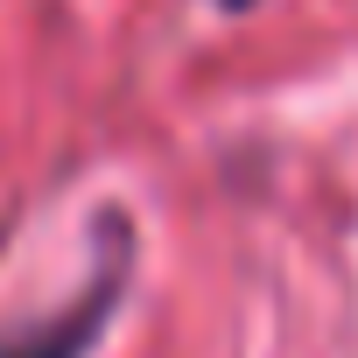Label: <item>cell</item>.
<instances>
[{"label": "cell", "instance_id": "6da1fadb", "mask_svg": "<svg viewBox=\"0 0 358 358\" xmlns=\"http://www.w3.org/2000/svg\"><path fill=\"white\" fill-rule=\"evenodd\" d=\"M106 309H113V288L85 295L71 316H50V323H36V330L0 337V358H85L92 337H99V323H106Z\"/></svg>", "mask_w": 358, "mask_h": 358}, {"label": "cell", "instance_id": "7a4b0ae2", "mask_svg": "<svg viewBox=\"0 0 358 358\" xmlns=\"http://www.w3.org/2000/svg\"><path fill=\"white\" fill-rule=\"evenodd\" d=\"M225 8H246V0H225Z\"/></svg>", "mask_w": 358, "mask_h": 358}]
</instances>
